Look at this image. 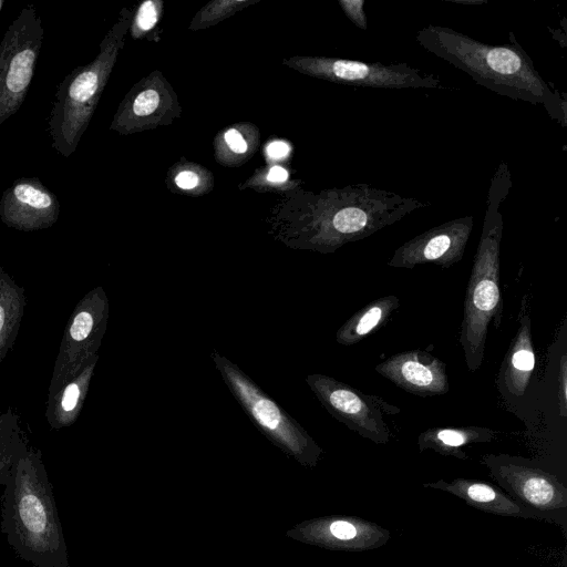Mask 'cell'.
Segmentation results:
<instances>
[{"label": "cell", "mask_w": 567, "mask_h": 567, "mask_svg": "<svg viewBox=\"0 0 567 567\" xmlns=\"http://www.w3.org/2000/svg\"><path fill=\"white\" fill-rule=\"evenodd\" d=\"M511 44L483 43L449 27L429 24L416 32L430 53L468 74L477 84L513 100L543 105L566 126L567 101L549 86L533 60L509 32Z\"/></svg>", "instance_id": "cell-1"}, {"label": "cell", "mask_w": 567, "mask_h": 567, "mask_svg": "<svg viewBox=\"0 0 567 567\" xmlns=\"http://www.w3.org/2000/svg\"><path fill=\"white\" fill-rule=\"evenodd\" d=\"M0 529L14 554L33 567H70L52 485L39 450L27 449L7 478Z\"/></svg>", "instance_id": "cell-2"}, {"label": "cell", "mask_w": 567, "mask_h": 567, "mask_svg": "<svg viewBox=\"0 0 567 567\" xmlns=\"http://www.w3.org/2000/svg\"><path fill=\"white\" fill-rule=\"evenodd\" d=\"M429 205L365 183L328 189L312 203L308 219L296 230L289 245L321 254L334 252Z\"/></svg>", "instance_id": "cell-3"}, {"label": "cell", "mask_w": 567, "mask_h": 567, "mask_svg": "<svg viewBox=\"0 0 567 567\" xmlns=\"http://www.w3.org/2000/svg\"><path fill=\"white\" fill-rule=\"evenodd\" d=\"M511 187V172L503 161L491 179L482 234L464 299L458 341L470 372H476L482 367L488 327L494 322V327L498 328L503 315L499 256L504 223L499 207Z\"/></svg>", "instance_id": "cell-4"}, {"label": "cell", "mask_w": 567, "mask_h": 567, "mask_svg": "<svg viewBox=\"0 0 567 567\" xmlns=\"http://www.w3.org/2000/svg\"><path fill=\"white\" fill-rule=\"evenodd\" d=\"M132 12L122 9L117 21L100 44L95 59L72 70L60 83L49 117L52 147L69 157L86 131L107 83L132 22Z\"/></svg>", "instance_id": "cell-5"}, {"label": "cell", "mask_w": 567, "mask_h": 567, "mask_svg": "<svg viewBox=\"0 0 567 567\" xmlns=\"http://www.w3.org/2000/svg\"><path fill=\"white\" fill-rule=\"evenodd\" d=\"M210 358L233 396L260 432L297 456H317L318 445L279 403L217 350L212 351Z\"/></svg>", "instance_id": "cell-6"}, {"label": "cell", "mask_w": 567, "mask_h": 567, "mask_svg": "<svg viewBox=\"0 0 567 567\" xmlns=\"http://www.w3.org/2000/svg\"><path fill=\"white\" fill-rule=\"evenodd\" d=\"M44 38L33 4L25 6L0 41V125L23 103Z\"/></svg>", "instance_id": "cell-7"}, {"label": "cell", "mask_w": 567, "mask_h": 567, "mask_svg": "<svg viewBox=\"0 0 567 567\" xmlns=\"http://www.w3.org/2000/svg\"><path fill=\"white\" fill-rule=\"evenodd\" d=\"M290 68L329 82L373 89H446L432 74L406 62L384 64L328 56H293L285 61Z\"/></svg>", "instance_id": "cell-8"}, {"label": "cell", "mask_w": 567, "mask_h": 567, "mask_svg": "<svg viewBox=\"0 0 567 567\" xmlns=\"http://www.w3.org/2000/svg\"><path fill=\"white\" fill-rule=\"evenodd\" d=\"M306 382L336 420L377 444L389 442L391 433L383 415L396 414L399 408L329 375L308 374Z\"/></svg>", "instance_id": "cell-9"}, {"label": "cell", "mask_w": 567, "mask_h": 567, "mask_svg": "<svg viewBox=\"0 0 567 567\" xmlns=\"http://www.w3.org/2000/svg\"><path fill=\"white\" fill-rule=\"evenodd\" d=\"M109 299L101 287L78 303L65 329L52 374L50 394L74 377L99 350L109 319Z\"/></svg>", "instance_id": "cell-10"}, {"label": "cell", "mask_w": 567, "mask_h": 567, "mask_svg": "<svg viewBox=\"0 0 567 567\" xmlns=\"http://www.w3.org/2000/svg\"><path fill=\"white\" fill-rule=\"evenodd\" d=\"M472 229V216L437 225L398 247L388 266L413 269L419 265L433 264L450 268L462 260Z\"/></svg>", "instance_id": "cell-11"}, {"label": "cell", "mask_w": 567, "mask_h": 567, "mask_svg": "<svg viewBox=\"0 0 567 567\" xmlns=\"http://www.w3.org/2000/svg\"><path fill=\"white\" fill-rule=\"evenodd\" d=\"M483 462L502 485L538 514L565 509L566 488L550 473L508 455H486Z\"/></svg>", "instance_id": "cell-12"}, {"label": "cell", "mask_w": 567, "mask_h": 567, "mask_svg": "<svg viewBox=\"0 0 567 567\" xmlns=\"http://www.w3.org/2000/svg\"><path fill=\"white\" fill-rule=\"evenodd\" d=\"M60 214L56 196L38 177L12 183L0 199V218L9 227L30 231L52 226Z\"/></svg>", "instance_id": "cell-13"}, {"label": "cell", "mask_w": 567, "mask_h": 567, "mask_svg": "<svg viewBox=\"0 0 567 567\" xmlns=\"http://www.w3.org/2000/svg\"><path fill=\"white\" fill-rule=\"evenodd\" d=\"M138 83L125 96L111 123V128L121 134H132L144 128L164 124L165 117H173L174 109L179 110L176 96L165 79L155 73Z\"/></svg>", "instance_id": "cell-14"}, {"label": "cell", "mask_w": 567, "mask_h": 567, "mask_svg": "<svg viewBox=\"0 0 567 567\" xmlns=\"http://www.w3.org/2000/svg\"><path fill=\"white\" fill-rule=\"evenodd\" d=\"M375 371L398 388L417 396L446 394V364L423 350H406L386 358Z\"/></svg>", "instance_id": "cell-15"}, {"label": "cell", "mask_w": 567, "mask_h": 567, "mask_svg": "<svg viewBox=\"0 0 567 567\" xmlns=\"http://www.w3.org/2000/svg\"><path fill=\"white\" fill-rule=\"evenodd\" d=\"M526 300L524 298L518 328L504 357L497 378L498 389L507 399H516L525 394L535 367L532 320Z\"/></svg>", "instance_id": "cell-16"}, {"label": "cell", "mask_w": 567, "mask_h": 567, "mask_svg": "<svg viewBox=\"0 0 567 567\" xmlns=\"http://www.w3.org/2000/svg\"><path fill=\"white\" fill-rule=\"evenodd\" d=\"M435 488L452 492L470 505L499 515L536 517L535 512L523 507L489 484L473 480H455L452 483L436 482L426 484Z\"/></svg>", "instance_id": "cell-17"}, {"label": "cell", "mask_w": 567, "mask_h": 567, "mask_svg": "<svg viewBox=\"0 0 567 567\" xmlns=\"http://www.w3.org/2000/svg\"><path fill=\"white\" fill-rule=\"evenodd\" d=\"M96 361L97 355L90 360L74 377L68 379L54 393L50 394L47 416L52 427L68 426L78 417Z\"/></svg>", "instance_id": "cell-18"}, {"label": "cell", "mask_w": 567, "mask_h": 567, "mask_svg": "<svg viewBox=\"0 0 567 567\" xmlns=\"http://www.w3.org/2000/svg\"><path fill=\"white\" fill-rule=\"evenodd\" d=\"M400 307L394 295L379 297L354 312L336 333L341 346H353L383 327L392 313Z\"/></svg>", "instance_id": "cell-19"}, {"label": "cell", "mask_w": 567, "mask_h": 567, "mask_svg": "<svg viewBox=\"0 0 567 567\" xmlns=\"http://www.w3.org/2000/svg\"><path fill=\"white\" fill-rule=\"evenodd\" d=\"M495 436L494 430L482 426L431 427L419 435L417 446L420 451L433 450L443 455L465 458L464 446L491 442Z\"/></svg>", "instance_id": "cell-20"}, {"label": "cell", "mask_w": 567, "mask_h": 567, "mask_svg": "<svg viewBox=\"0 0 567 567\" xmlns=\"http://www.w3.org/2000/svg\"><path fill=\"white\" fill-rule=\"evenodd\" d=\"M24 303L23 289L0 267V362L16 340Z\"/></svg>", "instance_id": "cell-21"}, {"label": "cell", "mask_w": 567, "mask_h": 567, "mask_svg": "<svg viewBox=\"0 0 567 567\" xmlns=\"http://www.w3.org/2000/svg\"><path fill=\"white\" fill-rule=\"evenodd\" d=\"M27 444L19 435V427L9 425V421L0 420V487L7 478L19 456L27 450Z\"/></svg>", "instance_id": "cell-22"}, {"label": "cell", "mask_w": 567, "mask_h": 567, "mask_svg": "<svg viewBox=\"0 0 567 567\" xmlns=\"http://www.w3.org/2000/svg\"><path fill=\"white\" fill-rule=\"evenodd\" d=\"M250 3L251 1L237 0H216L209 2L197 12L189 25V29L198 30L212 27Z\"/></svg>", "instance_id": "cell-23"}, {"label": "cell", "mask_w": 567, "mask_h": 567, "mask_svg": "<svg viewBox=\"0 0 567 567\" xmlns=\"http://www.w3.org/2000/svg\"><path fill=\"white\" fill-rule=\"evenodd\" d=\"M162 4L161 1L156 0H147L140 4L130 27L134 39L144 37L157 24L162 12Z\"/></svg>", "instance_id": "cell-24"}, {"label": "cell", "mask_w": 567, "mask_h": 567, "mask_svg": "<svg viewBox=\"0 0 567 567\" xmlns=\"http://www.w3.org/2000/svg\"><path fill=\"white\" fill-rule=\"evenodd\" d=\"M364 3V0H339V6L344 14L361 30L368 29L367 14L363 9Z\"/></svg>", "instance_id": "cell-25"}, {"label": "cell", "mask_w": 567, "mask_h": 567, "mask_svg": "<svg viewBox=\"0 0 567 567\" xmlns=\"http://www.w3.org/2000/svg\"><path fill=\"white\" fill-rule=\"evenodd\" d=\"M223 144L231 154L236 156H241L250 152L248 141L236 127H230L225 131L223 134Z\"/></svg>", "instance_id": "cell-26"}, {"label": "cell", "mask_w": 567, "mask_h": 567, "mask_svg": "<svg viewBox=\"0 0 567 567\" xmlns=\"http://www.w3.org/2000/svg\"><path fill=\"white\" fill-rule=\"evenodd\" d=\"M558 411L561 417L567 416V355L565 353L559 359Z\"/></svg>", "instance_id": "cell-27"}, {"label": "cell", "mask_w": 567, "mask_h": 567, "mask_svg": "<svg viewBox=\"0 0 567 567\" xmlns=\"http://www.w3.org/2000/svg\"><path fill=\"white\" fill-rule=\"evenodd\" d=\"M177 187L183 190H193L200 186V176L193 169H182L174 178Z\"/></svg>", "instance_id": "cell-28"}, {"label": "cell", "mask_w": 567, "mask_h": 567, "mask_svg": "<svg viewBox=\"0 0 567 567\" xmlns=\"http://www.w3.org/2000/svg\"><path fill=\"white\" fill-rule=\"evenodd\" d=\"M288 178L289 174L284 167L272 166L262 175L261 185L279 186L286 184Z\"/></svg>", "instance_id": "cell-29"}, {"label": "cell", "mask_w": 567, "mask_h": 567, "mask_svg": "<svg viewBox=\"0 0 567 567\" xmlns=\"http://www.w3.org/2000/svg\"><path fill=\"white\" fill-rule=\"evenodd\" d=\"M290 152V146L284 141H274L266 147V153L269 158L279 159L286 157Z\"/></svg>", "instance_id": "cell-30"}, {"label": "cell", "mask_w": 567, "mask_h": 567, "mask_svg": "<svg viewBox=\"0 0 567 567\" xmlns=\"http://www.w3.org/2000/svg\"><path fill=\"white\" fill-rule=\"evenodd\" d=\"M446 1H451V2L460 3V4H482V3L486 2V0H446Z\"/></svg>", "instance_id": "cell-31"}, {"label": "cell", "mask_w": 567, "mask_h": 567, "mask_svg": "<svg viewBox=\"0 0 567 567\" xmlns=\"http://www.w3.org/2000/svg\"><path fill=\"white\" fill-rule=\"evenodd\" d=\"M2 4H3V0H0V11H1Z\"/></svg>", "instance_id": "cell-32"}]
</instances>
